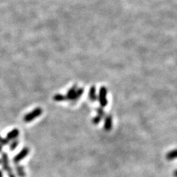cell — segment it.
Here are the masks:
<instances>
[{"instance_id":"1","label":"cell","mask_w":177,"mask_h":177,"mask_svg":"<svg viewBox=\"0 0 177 177\" xmlns=\"http://www.w3.org/2000/svg\"><path fill=\"white\" fill-rule=\"evenodd\" d=\"M83 89L82 88H77L76 86L72 87L68 91L67 95L65 97V100L75 101L79 99V98L82 95Z\"/></svg>"},{"instance_id":"2","label":"cell","mask_w":177,"mask_h":177,"mask_svg":"<svg viewBox=\"0 0 177 177\" xmlns=\"http://www.w3.org/2000/svg\"><path fill=\"white\" fill-rule=\"evenodd\" d=\"M1 163L2 166H3V170L6 171V173L8 174L9 177H16L15 174L13 172L12 169L9 165V157H8V154L7 153H2L1 155Z\"/></svg>"},{"instance_id":"3","label":"cell","mask_w":177,"mask_h":177,"mask_svg":"<svg viewBox=\"0 0 177 177\" xmlns=\"http://www.w3.org/2000/svg\"><path fill=\"white\" fill-rule=\"evenodd\" d=\"M42 112V109L41 108H36L32 111H30V113L26 114L24 117V121L26 123H30V122L34 120L36 118L40 117Z\"/></svg>"},{"instance_id":"4","label":"cell","mask_w":177,"mask_h":177,"mask_svg":"<svg viewBox=\"0 0 177 177\" xmlns=\"http://www.w3.org/2000/svg\"><path fill=\"white\" fill-rule=\"evenodd\" d=\"M98 99L99 100L101 107H105L108 105L107 100V88L105 87L100 88L99 95L98 96Z\"/></svg>"},{"instance_id":"5","label":"cell","mask_w":177,"mask_h":177,"mask_svg":"<svg viewBox=\"0 0 177 177\" xmlns=\"http://www.w3.org/2000/svg\"><path fill=\"white\" fill-rule=\"evenodd\" d=\"M30 153V149L28 147H24L22 149L20 150V152L15 156L13 161L15 164H18L20 161L24 160V159L26 157V156L29 154Z\"/></svg>"},{"instance_id":"6","label":"cell","mask_w":177,"mask_h":177,"mask_svg":"<svg viewBox=\"0 0 177 177\" xmlns=\"http://www.w3.org/2000/svg\"><path fill=\"white\" fill-rule=\"evenodd\" d=\"M113 119L112 116L111 115H108L105 118V124H104V129L106 131H110L112 129Z\"/></svg>"},{"instance_id":"7","label":"cell","mask_w":177,"mask_h":177,"mask_svg":"<svg viewBox=\"0 0 177 177\" xmlns=\"http://www.w3.org/2000/svg\"><path fill=\"white\" fill-rule=\"evenodd\" d=\"M19 129H14L7 133L6 136V139L8 140L9 141H10V140H13L15 139H16L17 138L19 137Z\"/></svg>"},{"instance_id":"8","label":"cell","mask_w":177,"mask_h":177,"mask_svg":"<svg viewBox=\"0 0 177 177\" xmlns=\"http://www.w3.org/2000/svg\"><path fill=\"white\" fill-rule=\"evenodd\" d=\"M166 159L168 161H173L177 159V148L176 149L172 150L167 153Z\"/></svg>"},{"instance_id":"9","label":"cell","mask_w":177,"mask_h":177,"mask_svg":"<svg viewBox=\"0 0 177 177\" xmlns=\"http://www.w3.org/2000/svg\"><path fill=\"white\" fill-rule=\"evenodd\" d=\"M15 170H16L17 175L19 177H25L26 176V173L24 171V168L22 165H19V164H17L16 166H15Z\"/></svg>"},{"instance_id":"10","label":"cell","mask_w":177,"mask_h":177,"mask_svg":"<svg viewBox=\"0 0 177 177\" xmlns=\"http://www.w3.org/2000/svg\"><path fill=\"white\" fill-rule=\"evenodd\" d=\"M88 97H89L90 100L92 102L97 100L98 99V97L97 94H96V88L95 87H92L90 88L89 93H88Z\"/></svg>"},{"instance_id":"11","label":"cell","mask_w":177,"mask_h":177,"mask_svg":"<svg viewBox=\"0 0 177 177\" xmlns=\"http://www.w3.org/2000/svg\"><path fill=\"white\" fill-rule=\"evenodd\" d=\"M19 144V141L18 139H15L12 141V142L11 143V144L9 146V149L10 150H14L17 148V147L18 146V145Z\"/></svg>"},{"instance_id":"12","label":"cell","mask_w":177,"mask_h":177,"mask_svg":"<svg viewBox=\"0 0 177 177\" xmlns=\"http://www.w3.org/2000/svg\"><path fill=\"white\" fill-rule=\"evenodd\" d=\"M53 99L55 101H57V102H60V101H64V100H65V97L61 94L56 95L54 97Z\"/></svg>"},{"instance_id":"13","label":"cell","mask_w":177,"mask_h":177,"mask_svg":"<svg viewBox=\"0 0 177 177\" xmlns=\"http://www.w3.org/2000/svg\"><path fill=\"white\" fill-rule=\"evenodd\" d=\"M102 118H101L100 116L97 115V116H95V118L93 119V121H92L93 123L95 124V125H97V124L100 123L101 120H102Z\"/></svg>"},{"instance_id":"14","label":"cell","mask_w":177,"mask_h":177,"mask_svg":"<svg viewBox=\"0 0 177 177\" xmlns=\"http://www.w3.org/2000/svg\"><path fill=\"white\" fill-rule=\"evenodd\" d=\"M97 112L98 116H100L101 118H103V117L105 116V111H104L103 109L102 108H97Z\"/></svg>"},{"instance_id":"15","label":"cell","mask_w":177,"mask_h":177,"mask_svg":"<svg viewBox=\"0 0 177 177\" xmlns=\"http://www.w3.org/2000/svg\"><path fill=\"white\" fill-rule=\"evenodd\" d=\"M9 142V141L8 140L6 139H3V138L0 137V144H1V145L6 146L7 144H8Z\"/></svg>"},{"instance_id":"16","label":"cell","mask_w":177,"mask_h":177,"mask_svg":"<svg viewBox=\"0 0 177 177\" xmlns=\"http://www.w3.org/2000/svg\"><path fill=\"white\" fill-rule=\"evenodd\" d=\"M173 176H174V177H177V169L176 171H174V173H173Z\"/></svg>"},{"instance_id":"17","label":"cell","mask_w":177,"mask_h":177,"mask_svg":"<svg viewBox=\"0 0 177 177\" xmlns=\"http://www.w3.org/2000/svg\"><path fill=\"white\" fill-rule=\"evenodd\" d=\"M3 145H1V144H0V153L1 152V151H2V150H3Z\"/></svg>"},{"instance_id":"18","label":"cell","mask_w":177,"mask_h":177,"mask_svg":"<svg viewBox=\"0 0 177 177\" xmlns=\"http://www.w3.org/2000/svg\"><path fill=\"white\" fill-rule=\"evenodd\" d=\"M0 177H3V173H2L1 171H0Z\"/></svg>"},{"instance_id":"19","label":"cell","mask_w":177,"mask_h":177,"mask_svg":"<svg viewBox=\"0 0 177 177\" xmlns=\"http://www.w3.org/2000/svg\"><path fill=\"white\" fill-rule=\"evenodd\" d=\"M1 160H0V164H1Z\"/></svg>"}]
</instances>
